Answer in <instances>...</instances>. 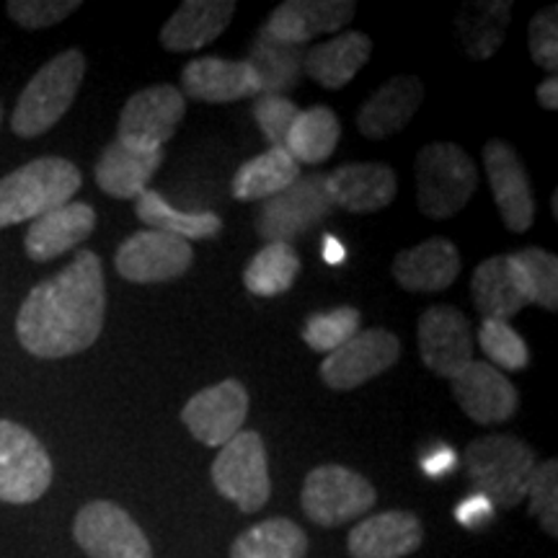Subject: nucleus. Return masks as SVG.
Listing matches in <instances>:
<instances>
[{
    "label": "nucleus",
    "mask_w": 558,
    "mask_h": 558,
    "mask_svg": "<svg viewBox=\"0 0 558 558\" xmlns=\"http://www.w3.org/2000/svg\"><path fill=\"white\" fill-rule=\"evenodd\" d=\"M478 347L484 349L488 365L507 373H520L530 365L527 341L507 320H481Z\"/></svg>",
    "instance_id": "obj_38"
},
{
    "label": "nucleus",
    "mask_w": 558,
    "mask_h": 558,
    "mask_svg": "<svg viewBox=\"0 0 558 558\" xmlns=\"http://www.w3.org/2000/svg\"><path fill=\"white\" fill-rule=\"evenodd\" d=\"M213 484L220 497L233 501L241 512H259L271 497L267 448L259 432L241 429L222 445L213 463Z\"/></svg>",
    "instance_id": "obj_8"
},
{
    "label": "nucleus",
    "mask_w": 558,
    "mask_h": 558,
    "mask_svg": "<svg viewBox=\"0 0 558 558\" xmlns=\"http://www.w3.org/2000/svg\"><path fill=\"white\" fill-rule=\"evenodd\" d=\"M369 52H373V41L367 34L341 32L339 37L305 52V75H311L320 88L339 90L367 65Z\"/></svg>",
    "instance_id": "obj_28"
},
{
    "label": "nucleus",
    "mask_w": 558,
    "mask_h": 558,
    "mask_svg": "<svg viewBox=\"0 0 558 558\" xmlns=\"http://www.w3.org/2000/svg\"><path fill=\"white\" fill-rule=\"evenodd\" d=\"M456 463H458L456 450L448 448V445H439V448H435L422 458V471L427 473L429 478H439L456 469Z\"/></svg>",
    "instance_id": "obj_44"
},
{
    "label": "nucleus",
    "mask_w": 558,
    "mask_h": 558,
    "mask_svg": "<svg viewBox=\"0 0 558 558\" xmlns=\"http://www.w3.org/2000/svg\"><path fill=\"white\" fill-rule=\"evenodd\" d=\"M357 13L352 0H288L269 13L267 32L284 45H303L320 34L341 32Z\"/></svg>",
    "instance_id": "obj_18"
},
{
    "label": "nucleus",
    "mask_w": 558,
    "mask_h": 558,
    "mask_svg": "<svg viewBox=\"0 0 558 558\" xmlns=\"http://www.w3.org/2000/svg\"><path fill=\"white\" fill-rule=\"evenodd\" d=\"M533 469L535 452L518 437L486 435L465 448V471L471 484L494 507H518L525 499Z\"/></svg>",
    "instance_id": "obj_5"
},
{
    "label": "nucleus",
    "mask_w": 558,
    "mask_h": 558,
    "mask_svg": "<svg viewBox=\"0 0 558 558\" xmlns=\"http://www.w3.org/2000/svg\"><path fill=\"white\" fill-rule=\"evenodd\" d=\"M418 354L439 378H456L473 362L471 320L452 305H432L418 316Z\"/></svg>",
    "instance_id": "obj_15"
},
{
    "label": "nucleus",
    "mask_w": 558,
    "mask_h": 558,
    "mask_svg": "<svg viewBox=\"0 0 558 558\" xmlns=\"http://www.w3.org/2000/svg\"><path fill=\"white\" fill-rule=\"evenodd\" d=\"M422 541V520L407 509H390L354 525L347 548L352 558H403L414 554Z\"/></svg>",
    "instance_id": "obj_21"
},
{
    "label": "nucleus",
    "mask_w": 558,
    "mask_h": 558,
    "mask_svg": "<svg viewBox=\"0 0 558 558\" xmlns=\"http://www.w3.org/2000/svg\"><path fill=\"white\" fill-rule=\"evenodd\" d=\"M333 199L326 190V173H300L295 184L264 199L256 213V233L269 243L303 239L333 213Z\"/></svg>",
    "instance_id": "obj_6"
},
{
    "label": "nucleus",
    "mask_w": 558,
    "mask_h": 558,
    "mask_svg": "<svg viewBox=\"0 0 558 558\" xmlns=\"http://www.w3.org/2000/svg\"><path fill=\"white\" fill-rule=\"evenodd\" d=\"M378 501L375 486L347 465H318L305 476L300 505L318 527H341L360 520Z\"/></svg>",
    "instance_id": "obj_7"
},
{
    "label": "nucleus",
    "mask_w": 558,
    "mask_h": 558,
    "mask_svg": "<svg viewBox=\"0 0 558 558\" xmlns=\"http://www.w3.org/2000/svg\"><path fill=\"white\" fill-rule=\"evenodd\" d=\"M52 484V460L45 445L21 424L0 418V501L32 505Z\"/></svg>",
    "instance_id": "obj_9"
},
{
    "label": "nucleus",
    "mask_w": 558,
    "mask_h": 558,
    "mask_svg": "<svg viewBox=\"0 0 558 558\" xmlns=\"http://www.w3.org/2000/svg\"><path fill=\"white\" fill-rule=\"evenodd\" d=\"M520 271L522 288H525L527 303L541 305L550 313L558 311V259L543 248H522L509 254Z\"/></svg>",
    "instance_id": "obj_36"
},
{
    "label": "nucleus",
    "mask_w": 558,
    "mask_h": 558,
    "mask_svg": "<svg viewBox=\"0 0 558 558\" xmlns=\"http://www.w3.org/2000/svg\"><path fill=\"white\" fill-rule=\"evenodd\" d=\"M248 416V390L239 380L215 383L194 393L181 409L190 435L207 448H222L239 435Z\"/></svg>",
    "instance_id": "obj_13"
},
{
    "label": "nucleus",
    "mask_w": 558,
    "mask_h": 558,
    "mask_svg": "<svg viewBox=\"0 0 558 558\" xmlns=\"http://www.w3.org/2000/svg\"><path fill=\"white\" fill-rule=\"evenodd\" d=\"M298 114L300 109L288 96L259 94L254 99V120L264 132V137L269 140L271 148H284V137H288Z\"/></svg>",
    "instance_id": "obj_40"
},
{
    "label": "nucleus",
    "mask_w": 558,
    "mask_h": 558,
    "mask_svg": "<svg viewBox=\"0 0 558 558\" xmlns=\"http://www.w3.org/2000/svg\"><path fill=\"white\" fill-rule=\"evenodd\" d=\"M492 518H494V505L484 497V494H471V497L460 501L456 509V520L463 527H471V530L486 525Z\"/></svg>",
    "instance_id": "obj_43"
},
{
    "label": "nucleus",
    "mask_w": 558,
    "mask_h": 558,
    "mask_svg": "<svg viewBox=\"0 0 558 558\" xmlns=\"http://www.w3.org/2000/svg\"><path fill=\"white\" fill-rule=\"evenodd\" d=\"M341 137V124L329 107H311L300 111L284 137V150L295 163L318 166L329 160L337 150Z\"/></svg>",
    "instance_id": "obj_32"
},
{
    "label": "nucleus",
    "mask_w": 558,
    "mask_h": 558,
    "mask_svg": "<svg viewBox=\"0 0 558 558\" xmlns=\"http://www.w3.org/2000/svg\"><path fill=\"white\" fill-rule=\"evenodd\" d=\"M194 262L192 246L177 235L160 230H140L117 248V271L135 284H153L179 279Z\"/></svg>",
    "instance_id": "obj_14"
},
{
    "label": "nucleus",
    "mask_w": 558,
    "mask_h": 558,
    "mask_svg": "<svg viewBox=\"0 0 558 558\" xmlns=\"http://www.w3.org/2000/svg\"><path fill=\"white\" fill-rule=\"evenodd\" d=\"M333 205L354 215L386 209L399 194V177L386 163H347L326 173Z\"/></svg>",
    "instance_id": "obj_19"
},
{
    "label": "nucleus",
    "mask_w": 558,
    "mask_h": 558,
    "mask_svg": "<svg viewBox=\"0 0 558 558\" xmlns=\"http://www.w3.org/2000/svg\"><path fill=\"white\" fill-rule=\"evenodd\" d=\"M181 94L194 101L205 104H230L241 99H256L259 83L254 70L243 60L222 58H197L181 73Z\"/></svg>",
    "instance_id": "obj_22"
},
{
    "label": "nucleus",
    "mask_w": 558,
    "mask_h": 558,
    "mask_svg": "<svg viewBox=\"0 0 558 558\" xmlns=\"http://www.w3.org/2000/svg\"><path fill=\"white\" fill-rule=\"evenodd\" d=\"M401 357V341L386 329H367L320 362V380L331 390H354L386 373Z\"/></svg>",
    "instance_id": "obj_11"
},
{
    "label": "nucleus",
    "mask_w": 558,
    "mask_h": 558,
    "mask_svg": "<svg viewBox=\"0 0 558 558\" xmlns=\"http://www.w3.org/2000/svg\"><path fill=\"white\" fill-rule=\"evenodd\" d=\"M320 251H324V259L329 262L331 267L344 264V259H347V248L341 246V241L333 239V235H324V246H320Z\"/></svg>",
    "instance_id": "obj_46"
},
{
    "label": "nucleus",
    "mask_w": 558,
    "mask_h": 558,
    "mask_svg": "<svg viewBox=\"0 0 558 558\" xmlns=\"http://www.w3.org/2000/svg\"><path fill=\"white\" fill-rule=\"evenodd\" d=\"M308 538L288 518L264 520L248 527L230 546V558H305Z\"/></svg>",
    "instance_id": "obj_34"
},
{
    "label": "nucleus",
    "mask_w": 558,
    "mask_h": 558,
    "mask_svg": "<svg viewBox=\"0 0 558 558\" xmlns=\"http://www.w3.org/2000/svg\"><path fill=\"white\" fill-rule=\"evenodd\" d=\"M550 205H554V218H558V194H554V199H550Z\"/></svg>",
    "instance_id": "obj_47"
},
{
    "label": "nucleus",
    "mask_w": 558,
    "mask_h": 558,
    "mask_svg": "<svg viewBox=\"0 0 558 558\" xmlns=\"http://www.w3.org/2000/svg\"><path fill=\"white\" fill-rule=\"evenodd\" d=\"M484 166L501 222L512 233H527L535 222V197L520 156L505 140H488L484 145Z\"/></svg>",
    "instance_id": "obj_16"
},
{
    "label": "nucleus",
    "mask_w": 558,
    "mask_h": 558,
    "mask_svg": "<svg viewBox=\"0 0 558 558\" xmlns=\"http://www.w3.org/2000/svg\"><path fill=\"white\" fill-rule=\"evenodd\" d=\"M0 120H3V111H0Z\"/></svg>",
    "instance_id": "obj_48"
},
{
    "label": "nucleus",
    "mask_w": 558,
    "mask_h": 558,
    "mask_svg": "<svg viewBox=\"0 0 558 558\" xmlns=\"http://www.w3.org/2000/svg\"><path fill=\"white\" fill-rule=\"evenodd\" d=\"M460 251L450 239L435 235L393 259V277L409 292H442L460 275Z\"/></svg>",
    "instance_id": "obj_23"
},
{
    "label": "nucleus",
    "mask_w": 558,
    "mask_h": 558,
    "mask_svg": "<svg viewBox=\"0 0 558 558\" xmlns=\"http://www.w3.org/2000/svg\"><path fill=\"white\" fill-rule=\"evenodd\" d=\"M78 166L65 158H37L0 179V230L52 213L81 190Z\"/></svg>",
    "instance_id": "obj_2"
},
{
    "label": "nucleus",
    "mask_w": 558,
    "mask_h": 558,
    "mask_svg": "<svg viewBox=\"0 0 558 558\" xmlns=\"http://www.w3.org/2000/svg\"><path fill=\"white\" fill-rule=\"evenodd\" d=\"M298 177L300 166L292 160L290 153L284 148H269L262 156L246 160L235 171L230 190L239 202H264L295 184Z\"/></svg>",
    "instance_id": "obj_31"
},
{
    "label": "nucleus",
    "mask_w": 558,
    "mask_h": 558,
    "mask_svg": "<svg viewBox=\"0 0 558 558\" xmlns=\"http://www.w3.org/2000/svg\"><path fill=\"white\" fill-rule=\"evenodd\" d=\"M424 104V83L416 75H393L357 111V128L367 140H388L414 120Z\"/></svg>",
    "instance_id": "obj_20"
},
{
    "label": "nucleus",
    "mask_w": 558,
    "mask_h": 558,
    "mask_svg": "<svg viewBox=\"0 0 558 558\" xmlns=\"http://www.w3.org/2000/svg\"><path fill=\"white\" fill-rule=\"evenodd\" d=\"M305 52L308 50L303 45H284V41L271 39L267 32H259L243 62L254 70L259 94L284 96L303 81Z\"/></svg>",
    "instance_id": "obj_29"
},
{
    "label": "nucleus",
    "mask_w": 558,
    "mask_h": 558,
    "mask_svg": "<svg viewBox=\"0 0 558 558\" xmlns=\"http://www.w3.org/2000/svg\"><path fill=\"white\" fill-rule=\"evenodd\" d=\"M78 0H11L9 16L24 29H50L65 21L70 13L78 11Z\"/></svg>",
    "instance_id": "obj_41"
},
{
    "label": "nucleus",
    "mask_w": 558,
    "mask_h": 558,
    "mask_svg": "<svg viewBox=\"0 0 558 558\" xmlns=\"http://www.w3.org/2000/svg\"><path fill=\"white\" fill-rule=\"evenodd\" d=\"M530 58L535 65H541L548 73L558 70V9L548 5V9L538 11L530 21Z\"/></svg>",
    "instance_id": "obj_42"
},
{
    "label": "nucleus",
    "mask_w": 558,
    "mask_h": 558,
    "mask_svg": "<svg viewBox=\"0 0 558 558\" xmlns=\"http://www.w3.org/2000/svg\"><path fill=\"white\" fill-rule=\"evenodd\" d=\"M107 282L94 251H78L58 275L26 295L16 318L21 347L34 357L60 360L86 352L101 337Z\"/></svg>",
    "instance_id": "obj_1"
},
{
    "label": "nucleus",
    "mask_w": 558,
    "mask_h": 558,
    "mask_svg": "<svg viewBox=\"0 0 558 558\" xmlns=\"http://www.w3.org/2000/svg\"><path fill=\"white\" fill-rule=\"evenodd\" d=\"M538 104L548 111L558 109V78L556 75H550V78H546L538 86Z\"/></svg>",
    "instance_id": "obj_45"
},
{
    "label": "nucleus",
    "mask_w": 558,
    "mask_h": 558,
    "mask_svg": "<svg viewBox=\"0 0 558 558\" xmlns=\"http://www.w3.org/2000/svg\"><path fill=\"white\" fill-rule=\"evenodd\" d=\"M186 114V99L177 86H150L137 90L124 104L120 124H117V140L128 148L156 153L177 135V128Z\"/></svg>",
    "instance_id": "obj_10"
},
{
    "label": "nucleus",
    "mask_w": 558,
    "mask_h": 558,
    "mask_svg": "<svg viewBox=\"0 0 558 558\" xmlns=\"http://www.w3.org/2000/svg\"><path fill=\"white\" fill-rule=\"evenodd\" d=\"M450 388L463 414L476 424H501L512 418L520 407L518 388L488 362L473 360L456 378H450Z\"/></svg>",
    "instance_id": "obj_17"
},
{
    "label": "nucleus",
    "mask_w": 558,
    "mask_h": 558,
    "mask_svg": "<svg viewBox=\"0 0 558 558\" xmlns=\"http://www.w3.org/2000/svg\"><path fill=\"white\" fill-rule=\"evenodd\" d=\"M96 228V213L86 202H68L52 213L41 215L32 220L26 230L24 248L26 256L34 262H50L58 259L81 241H86Z\"/></svg>",
    "instance_id": "obj_25"
},
{
    "label": "nucleus",
    "mask_w": 558,
    "mask_h": 558,
    "mask_svg": "<svg viewBox=\"0 0 558 558\" xmlns=\"http://www.w3.org/2000/svg\"><path fill=\"white\" fill-rule=\"evenodd\" d=\"M135 215L150 230L177 235L181 241H207L222 230V220L215 213H181L171 207L163 194L145 190L135 199Z\"/></svg>",
    "instance_id": "obj_33"
},
{
    "label": "nucleus",
    "mask_w": 558,
    "mask_h": 558,
    "mask_svg": "<svg viewBox=\"0 0 558 558\" xmlns=\"http://www.w3.org/2000/svg\"><path fill=\"white\" fill-rule=\"evenodd\" d=\"M300 275V256L290 243H267L243 271V284L256 298L284 295Z\"/></svg>",
    "instance_id": "obj_35"
},
{
    "label": "nucleus",
    "mask_w": 558,
    "mask_h": 558,
    "mask_svg": "<svg viewBox=\"0 0 558 558\" xmlns=\"http://www.w3.org/2000/svg\"><path fill=\"white\" fill-rule=\"evenodd\" d=\"M512 3L509 0H471L458 11V37L469 58L492 60L505 45Z\"/></svg>",
    "instance_id": "obj_30"
},
{
    "label": "nucleus",
    "mask_w": 558,
    "mask_h": 558,
    "mask_svg": "<svg viewBox=\"0 0 558 558\" xmlns=\"http://www.w3.org/2000/svg\"><path fill=\"white\" fill-rule=\"evenodd\" d=\"M73 535L90 558H153L150 541L128 509L114 501H90L83 507Z\"/></svg>",
    "instance_id": "obj_12"
},
{
    "label": "nucleus",
    "mask_w": 558,
    "mask_h": 558,
    "mask_svg": "<svg viewBox=\"0 0 558 558\" xmlns=\"http://www.w3.org/2000/svg\"><path fill=\"white\" fill-rule=\"evenodd\" d=\"M478 190V169L456 143H429L416 156V207L424 218L448 220Z\"/></svg>",
    "instance_id": "obj_4"
},
{
    "label": "nucleus",
    "mask_w": 558,
    "mask_h": 558,
    "mask_svg": "<svg viewBox=\"0 0 558 558\" xmlns=\"http://www.w3.org/2000/svg\"><path fill=\"white\" fill-rule=\"evenodd\" d=\"M163 163V150L143 153L111 140L96 163V184L114 199H137Z\"/></svg>",
    "instance_id": "obj_27"
},
{
    "label": "nucleus",
    "mask_w": 558,
    "mask_h": 558,
    "mask_svg": "<svg viewBox=\"0 0 558 558\" xmlns=\"http://www.w3.org/2000/svg\"><path fill=\"white\" fill-rule=\"evenodd\" d=\"M233 16V0H184L160 29V45L169 52H197L213 45Z\"/></svg>",
    "instance_id": "obj_24"
},
{
    "label": "nucleus",
    "mask_w": 558,
    "mask_h": 558,
    "mask_svg": "<svg viewBox=\"0 0 558 558\" xmlns=\"http://www.w3.org/2000/svg\"><path fill=\"white\" fill-rule=\"evenodd\" d=\"M83 75H86V58L81 50H65L41 65L19 96L11 114V130L19 137H39L52 130L73 107Z\"/></svg>",
    "instance_id": "obj_3"
},
{
    "label": "nucleus",
    "mask_w": 558,
    "mask_h": 558,
    "mask_svg": "<svg viewBox=\"0 0 558 558\" xmlns=\"http://www.w3.org/2000/svg\"><path fill=\"white\" fill-rule=\"evenodd\" d=\"M471 295L484 320H507L509 324V318H514L530 305L520 271L509 259V254L492 256L478 264L471 277Z\"/></svg>",
    "instance_id": "obj_26"
},
{
    "label": "nucleus",
    "mask_w": 558,
    "mask_h": 558,
    "mask_svg": "<svg viewBox=\"0 0 558 558\" xmlns=\"http://www.w3.org/2000/svg\"><path fill=\"white\" fill-rule=\"evenodd\" d=\"M530 497V514L538 518L541 527L546 530L550 538L558 535V460H546V463H535L533 473L527 478Z\"/></svg>",
    "instance_id": "obj_39"
},
{
    "label": "nucleus",
    "mask_w": 558,
    "mask_h": 558,
    "mask_svg": "<svg viewBox=\"0 0 558 558\" xmlns=\"http://www.w3.org/2000/svg\"><path fill=\"white\" fill-rule=\"evenodd\" d=\"M362 326V316L352 305H341L329 313H313L303 326V341L313 352L331 354L333 349L347 344L349 339L357 337Z\"/></svg>",
    "instance_id": "obj_37"
}]
</instances>
